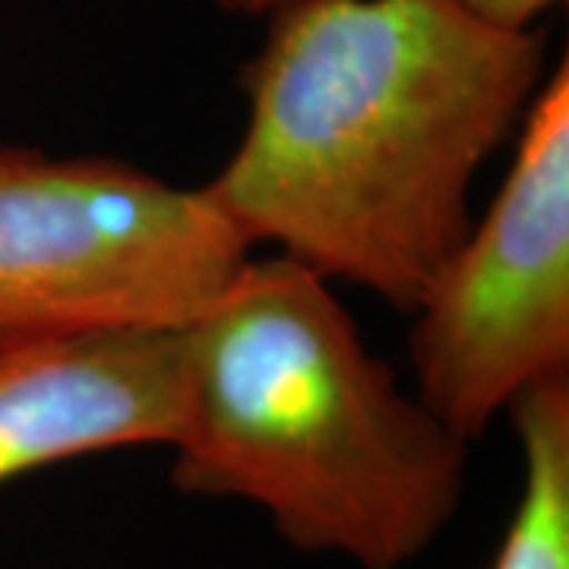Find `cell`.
Returning a JSON list of instances; mask_svg holds the SVG:
<instances>
[{
	"label": "cell",
	"mask_w": 569,
	"mask_h": 569,
	"mask_svg": "<svg viewBox=\"0 0 569 569\" xmlns=\"http://www.w3.org/2000/svg\"><path fill=\"white\" fill-rule=\"evenodd\" d=\"M269 20L244 133L206 193L250 247L411 317L541 89L545 39L456 0H305Z\"/></svg>",
	"instance_id": "6da1fadb"
},
{
	"label": "cell",
	"mask_w": 569,
	"mask_h": 569,
	"mask_svg": "<svg viewBox=\"0 0 569 569\" xmlns=\"http://www.w3.org/2000/svg\"><path fill=\"white\" fill-rule=\"evenodd\" d=\"M181 493L244 500L291 548L361 569H406L452 522L468 443L307 266L250 257L181 329Z\"/></svg>",
	"instance_id": "7a4b0ae2"
},
{
	"label": "cell",
	"mask_w": 569,
	"mask_h": 569,
	"mask_svg": "<svg viewBox=\"0 0 569 569\" xmlns=\"http://www.w3.org/2000/svg\"><path fill=\"white\" fill-rule=\"evenodd\" d=\"M206 187L0 146V339L178 332L250 260Z\"/></svg>",
	"instance_id": "3957f363"
},
{
	"label": "cell",
	"mask_w": 569,
	"mask_h": 569,
	"mask_svg": "<svg viewBox=\"0 0 569 569\" xmlns=\"http://www.w3.org/2000/svg\"><path fill=\"white\" fill-rule=\"evenodd\" d=\"M418 399L466 443L519 392L569 373V67L516 130L485 219L411 310Z\"/></svg>",
	"instance_id": "277c9868"
},
{
	"label": "cell",
	"mask_w": 569,
	"mask_h": 569,
	"mask_svg": "<svg viewBox=\"0 0 569 569\" xmlns=\"http://www.w3.org/2000/svg\"><path fill=\"white\" fill-rule=\"evenodd\" d=\"M181 329L0 339V485L114 449L171 447Z\"/></svg>",
	"instance_id": "5b68a950"
},
{
	"label": "cell",
	"mask_w": 569,
	"mask_h": 569,
	"mask_svg": "<svg viewBox=\"0 0 569 569\" xmlns=\"http://www.w3.org/2000/svg\"><path fill=\"white\" fill-rule=\"evenodd\" d=\"M507 415L522 452V490L490 569H569V373L519 392Z\"/></svg>",
	"instance_id": "8992f818"
},
{
	"label": "cell",
	"mask_w": 569,
	"mask_h": 569,
	"mask_svg": "<svg viewBox=\"0 0 569 569\" xmlns=\"http://www.w3.org/2000/svg\"><path fill=\"white\" fill-rule=\"evenodd\" d=\"M456 3L490 26L522 32V29H531L538 17H545L550 7H557L563 0H456Z\"/></svg>",
	"instance_id": "52a82bcc"
},
{
	"label": "cell",
	"mask_w": 569,
	"mask_h": 569,
	"mask_svg": "<svg viewBox=\"0 0 569 569\" xmlns=\"http://www.w3.org/2000/svg\"><path fill=\"white\" fill-rule=\"evenodd\" d=\"M295 3H305V0H219L222 10L241 13V17H276Z\"/></svg>",
	"instance_id": "ba28073f"
}]
</instances>
